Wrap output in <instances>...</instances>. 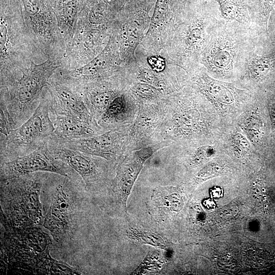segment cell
<instances>
[{"label":"cell","instance_id":"7c38bea8","mask_svg":"<svg viewBox=\"0 0 275 275\" xmlns=\"http://www.w3.org/2000/svg\"><path fill=\"white\" fill-rule=\"evenodd\" d=\"M107 30L77 24L74 36L60 61V68L72 70L90 62L101 52Z\"/></svg>","mask_w":275,"mask_h":275},{"label":"cell","instance_id":"30bf717a","mask_svg":"<svg viewBox=\"0 0 275 275\" xmlns=\"http://www.w3.org/2000/svg\"><path fill=\"white\" fill-rule=\"evenodd\" d=\"M37 172L57 174L82 182L80 177L68 164L51 153L47 143L29 154L1 163V180Z\"/></svg>","mask_w":275,"mask_h":275},{"label":"cell","instance_id":"ba28073f","mask_svg":"<svg viewBox=\"0 0 275 275\" xmlns=\"http://www.w3.org/2000/svg\"><path fill=\"white\" fill-rule=\"evenodd\" d=\"M25 22L35 41L48 58L60 62L66 47L53 12L43 0H21Z\"/></svg>","mask_w":275,"mask_h":275},{"label":"cell","instance_id":"d4e9b609","mask_svg":"<svg viewBox=\"0 0 275 275\" xmlns=\"http://www.w3.org/2000/svg\"><path fill=\"white\" fill-rule=\"evenodd\" d=\"M125 101L124 97H116L109 104L103 113L102 120L103 123H109L116 119L124 111Z\"/></svg>","mask_w":275,"mask_h":275},{"label":"cell","instance_id":"603a6c76","mask_svg":"<svg viewBox=\"0 0 275 275\" xmlns=\"http://www.w3.org/2000/svg\"><path fill=\"white\" fill-rule=\"evenodd\" d=\"M129 238L139 243L166 250L167 242L157 234L139 228H131L127 232Z\"/></svg>","mask_w":275,"mask_h":275},{"label":"cell","instance_id":"6da1fadb","mask_svg":"<svg viewBox=\"0 0 275 275\" xmlns=\"http://www.w3.org/2000/svg\"><path fill=\"white\" fill-rule=\"evenodd\" d=\"M1 256L2 270L13 273L78 274L68 265L53 259L50 254L52 237L36 225L15 228L1 221Z\"/></svg>","mask_w":275,"mask_h":275},{"label":"cell","instance_id":"9c48e42d","mask_svg":"<svg viewBox=\"0 0 275 275\" xmlns=\"http://www.w3.org/2000/svg\"><path fill=\"white\" fill-rule=\"evenodd\" d=\"M47 146L56 158L66 163L80 177L87 191H96L105 185L108 174V167L105 162L67 147L52 135L48 139Z\"/></svg>","mask_w":275,"mask_h":275},{"label":"cell","instance_id":"83f0119b","mask_svg":"<svg viewBox=\"0 0 275 275\" xmlns=\"http://www.w3.org/2000/svg\"><path fill=\"white\" fill-rule=\"evenodd\" d=\"M233 140L236 146L242 151H249L250 148V144L248 141L240 133H236L233 138Z\"/></svg>","mask_w":275,"mask_h":275},{"label":"cell","instance_id":"cb8c5ba5","mask_svg":"<svg viewBox=\"0 0 275 275\" xmlns=\"http://www.w3.org/2000/svg\"><path fill=\"white\" fill-rule=\"evenodd\" d=\"M164 259L161 257L158 250L148 252L138 267L132 272L131 274H145L147 272L158 270L164 263Z\"/></svg>","mask_w":275,"mask_h":275},{"label":"cell","instance_id":"f1b7e54d","mask_svg":"<svg viewBox=\"0 0 275 275\" xmlns=\"http://www.w3.org/2000/svg\"><path fill=\"white\" fill-rule=\"evenodd\" d=\"M218 170V167L215 163L210 164L202 170L199 173L200 176L208 177L215 174Z\"/></svg>","mask_w":275,"mask_h":275},{"label":"cell","instance_id":"4dcf8cb0","mask_svg":"<svg viewBox=\"0 0 275 275\" xmlns=\"http://www.w3.org/2000/svg\"><path fill=\"white\" fill-rule=\"evenodd\" d=\"M152 66L157 71H160L164 67V63L162 60L154 59L152 60Z\"/></svg>","mask_w":275,"mask_h":275},{"label":"cell","instance_id":"7a4b0ae2","mask_svg":"<svg viewBox=\"0 0 275 275\" xmlns=\"http://www.w3.org/2000/svg\"><path fill=\"white\" fill-rule=\"evenodd\" d=\"M0 83H4L19 77L32 61L48 58L26 25L21 0H0Z\"/></svg>","mask_w":275,"mask_h":275},{"label":"cell","instance_id":"d6986e66","mask_svg":"<svg viewBox=\"0 0 275 275\" xmlns=\"http://www.w3.org/2000/svg\"><path fill=\"white\" fill-rule=\"evenodd\" d=\"M218 5L219 18L227 23L235 22L241 27L257 32L254 17L250 13L245 0H214Z\"/></svg>","mask_w":275,"mask_h":275},{"label":"cell","instance_id":"44dd1931","mask_svg":"<svg viewBox=\"0 0 275 275\" xmlns=\"http://www.w3.org/2000/svg\"><path fill=\"white\" fill-rule=\"evenodd\" d=\"M167 191V189L154 191L149 204L152 214L161 221L166 219L168 215L179 212L184 205L180 194Z\"/></svg>","mask_w":275,"mask_h":275},{"label":"cell","instance_id":"2e32d148","mask_svg":"<svg viewBox=\"0 0 275 275\" xmlns=\"http://www.w3.org/2000/svg\"><path fill=\"white\" fill-rule=\"evenodd\" d=\"M256 46L246 54L240 71L247 80L261 82L275 72V48L271 52L259 54Z\"/></svg>","mask_w":275,"mask_h":275},{"label":"cell","instance_id":"ac0fdd59","mask_svg":"<svg viewBox=\"0 0 275 275\" xmlns=\"http://www.w3.org/2000/svg\"><path fill=\"white\" fill-rule=\"evenodd\" d=\"M52 121L54 130L52 135L64 140H74L90 138L96 131L93 124L78 118L58 115Z\"/></svg>","mask_w":275,"mask_h":275},{"label":"cell","instance_id":"7402d4cb","mask_svg":"<svg viewBox=\"0 0 275 275\" xmlns=\"http://www.w3.org/2000/svg\"><path fill=\"white\" fill-rule=\"evenodd\" d=\"M258 7L255 16L256 29L260 35L268 37V23L275 8V0H258Z\"/></svg>","mask_w":275,"mask_h":275},{"label":"cell","instance_id":"4fadbf2b","mask_svg":"<svg viewBox=\"0 0 275 275\" xmlns=\"http://www.w3.org/2000/svg\"><path fill=\"white\" fill-rule=\"evenodd\" d=\"M46 87L49 93V111L54 116H72L93 124L90 113L79 92L52 75Z\"/></svg>","mask_w":275,"mask_h":275},{"label":"cell","instance_id":"ffe728a7","mask_svg":"<svg viewBox=\"0 0 275 275\" xmlns=\"http://www.w3.org/2000/svg\"><path fill=\"white\" fill-rule=\"evenodd\" d=\"M140 169L141 166H129L125 171L118 174L116 179L111 185L109 195L112 202L120 207L125 212L127 200Z\"/></svg>","mask_w":275,"mask_h":275},{"label":"cell","instance_id":"f546056e","mask_svg":"<svg viewBox=\"0 0 275 275\" xmlns=\"http://www.w3.org/2000/svg\"><path fill=\"white\" fill-rule=\"evenodd\" d=\"M46 6L52 11L53 9L70 0H43Z\"/></svg>","mask_w":275,"mask_h":275},{"label":"cell","instance_id":"52a82bcc","mask_svg":"<svg viewBox=\"0 0 275 275\" xmlns=\"http://www.w3.org/2000/svg\"><path fill=\"white\" fill-rule=\"evenodd\" d=\"M49 113V93L46 86L33 114L7 136L1 137V163L29 154L47 143L54 130Z\"/></svg>","mask_w":275,"mask_h":275},{"label":"cell","instance_id":"8fae6325","mask_svg":"<svg viewBox=\"0 0 275 275\" xmlns=\"http://www.w3.org/2000/svg\"><path fill=\"white\" fill-rule=\"evenodd\" d=\"M118 63L115 40L114 37L111 36L104 48L88 64L72 70L59 68L52 76L79 90L109 76Z\"/></svg>","mask_w":275,"mask_h":275},{"label":"cell","instance_id":"9a60e30c","mask_svg":"<svg viewBox=\"0 0 275 275\" xmlns=\"http://www.w3.org/2000/svg\"><path fill=\"white\" fill-rule=\"evenodd\" d=\"M196 83L203 93L213 102L221 105L235 103L244 91L235 87L232 83L218 80L202 71Z\"/></svg>","mask_w":275,"mask_h":275},{"label":"cell","instance_id":"e0dca14e","mask_svg":"<svg viewBox=\"0 0 275 275\" xmlns=\"http://www.w3.org/2000/svg\"><path fill=\"white\" fill-rule=\"evenodd\" d=\"M85 1L70 0L52 10L66 48L74 36L78 17Z\"/></svg>","mask_w":275,"mask_h":275},{"label":"cell","instance_id":"3957f363","mask_svg":"<svg viewBox=\"0 0 275 275\" xmlns=\"http://www.w3.org/2000/svg\"><path fill=\"white\" fill-rule=\"evenodd\" d=\"M254 30L223 21L212 34L199 61L214 78L229 79L240 71L248 53L256 45Z\"/></svg>","mask_w":275,"mask_h":275},{"label":"cell","instance_id":"5b68a950","mask_svg":"<svg viewBox=\"0 0 275 275\" xmlns=\"http://www.w3.org/2000/svg\"><path fill=\"white\" fill-rule=\"evenodd\" d=\"M60 67V62L53 59L48 58L38 64L32 61L17 78L0 85V104L8 109L14 129L33 114L40 102L44 88Z\"/></svg>","mask_w":275,"mask_h":275},{"label":"cell","instance_id":"484cf974","mask_svg":"<svg viewBox=\"0 0 275 275\" xmlns=\"http://www.w3.org/2000/svg\"><path fill=\"white\" fill-rule=\"evenodd\" d=\"M0 104L1 137H4L7 136L14 127L8 109L3 104Z\"/></svg>","mask_w":275,"mask_h":275},{"label":"cell","instance_id":"277c9868","mask_svg":"<svg viewBox=\"0 0 275 275\" xmlns=\"http://www.w3.org/2000/svg\"><path fill=\"white\" fill-rule=\"evenodd\" d=\"M44 172L1 180V221L15 228L40 225V196L48 176Z\"/></svg>","mask_w":275,"mask_h":275},{"label":"cell","instance_id":"5bb4252c","mask_svg":"<svg viewBox=\"0 0 275 275\" xmlns=\"http://www.w3.org/2000/svg\"><path fill=\"white\" fill-rule=\"evenodd\" d=\"M222 22L213 15L198 17L187 22L181 36L183 54L199 59L212 34Z\"/></svg>","mask_w":275,"mask_h":275},{"label":"cell","instance_id":"4316f807","mask_svg":"<svg viewBox=\"0 0 275 275\" xmlns=\"http://www.w3.org/2000/svg\"><path fill=\"white\" fill-rule=\"evenodd\" d=\"M168 10V3L167 0H157L152 19V23L153 25L160 24L166 17Z\"/></svg>","mask_w":275,"mask_h":275},{"label":"cell","instance_id":"8992f818","mask_svg":"<svg viewBox=\"0 0 275 275\" xmlns=\"http://www.w3.org/2000/svg\"><path fill=\"white\" fill-rule=\"evenodd\" d=\"M52 197L48 212L40 225L47 229L61 246L74 238L81 217L80 186L82 182L54 174L49 176Z\"/></svg>","mask_w":275,"mask_h":275}]
</instances>
